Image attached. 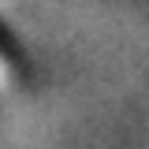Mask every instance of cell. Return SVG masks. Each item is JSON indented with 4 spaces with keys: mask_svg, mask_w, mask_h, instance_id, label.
<instances>
[{
    "mask_svg": "<svg viewBox=\"0 0 149 149\" xmlns=\"http://www.w3.org/2000/svg\"><path fill=\"white\" fill-rule=\"evenodd\" d=\"M8 86V56H4V49H0V90Z\"/></svg>",
    "mask_w": 149,
    "mask_h": 149,
    "instance_id": "cell-1",
    "label": "cell"
}]
</instances>
